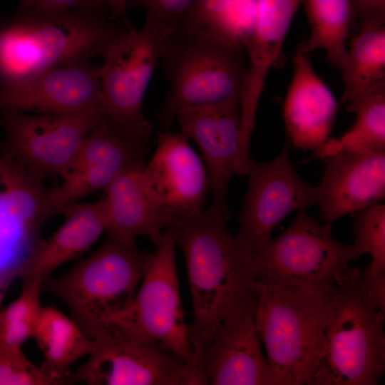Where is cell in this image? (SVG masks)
<instances>
[{"mask_svg": "<svg viewBox=\"0 0 385 385\" xmlns=\"http://www.w3.org/2000/svg\"><path fill=\"white\" fill-rule=\"evenodd\" d=\"M230 217L211 204L168 227L185 260L192 305L188 329L193 358L200 356L220 322L236 314H254L260 297L251 256L238 247L227 228Z\"/></svg>", "mask_w": 385, "mask_h": 385, "instance_id": "obj_1", "label": "cell"}, {"mask_svg": "<svg viewBox=\"0 0 385 385\" xmlns=\"http://www.w3.org/2000/svg\"><path fill=\"white\" fill-rule=\"evenodd\" d=\"M105 9L19 10L0 26V84L102 58L130 28Z\"/></svg>", "mask_w": 385, "mask_h": 385, "instance_id": "obj_2", "label": "cell"}, {"mask_svg": "<svg viewBox=\"0 0 385 385\" xmlns=\"http://www.w3.org/2000/svg\"><path fill=\"white\" fill-rule=\"evenodd\" d=\"M344 267L323 294L324 343L311 385H376L385 369V314Z\"/></svg>", "mask_w": 385, "mask_h": 385, "instance_id": "obj_3", "label": "cell"}, {"mask_svg": "<svg viewBox=\"0 0 385 385\" xmlns=\"http://www.w3.org/2000/svg\"><path fill=\"white\" fill-rule=\"evenodd\" d=\"M159 65L168 82L157 117L160 131L169 130L183 108L240 101L247 63L243 43L236 36L176 29L163 40Z\"/></svg>", "mask_w": 385, "mask_h": 385, "instance_id": "obj_4", "label": "cell"}, {"mask_svg": "<svg viewBox=\"0 0 385 385\" xmlns=\"http://www.w3.org/2000/svg\"><path fill=\"white\" fill-rule=\"evenodd\" d=\"M152 254L107 235L92 254L66 273L47 277L46 291L61 299L86 335L94 339L105 320L133 299Z\"/></svg>", "mask_w": 385, "mask_h": 385, "instance_id": "obj_5", "label": "cell"}, {"mask_svg": "<svg viewBox=\"0 0 385 385\" xmlns=\"http://www.w3.org/2000/svg\"><path fill=\"white\" fill-rule=\"evenodd\" d=\"M323 294L260 284L254 318L277 385H311L323 350Z\"/></svg>", "mask_w": 385, "mask_h": 385, "instance_id": "obj_6", "label": "cell"}, {"mask_svg": "<svg viewBox=\"0 0 385 385\" xmlns=\"http://www.w3.org/2000/svg\"><path fill=\"white\" fill-rule=\"evenodd\" d=\"M364 252L338 242L331 230L299 210L291 225L251 256L255 280L266 287H294L324 294L338 274Z\"/></svg>", "mask_w": 385, "mask_h": 385, "instance_id": "obj_7", "label": "cell"}, {"mask_svg": "<svg viewBox=\"0 0 385 385\" xmlns=\"http://www.w3.org/2000/svg\"><path fill=\"white\" fill-rule=\"evenodd\" d=\"M176 242L165 230L132 301L103 324L127 337L155 343L190 363L192 348L182 307L176 267Z\"/></svg>", "mask_w": 385, "mask_h": 385, "instance_id": "obj_8", "label": "cell"}, {"mask_svg": "<svg viewBox=\"0 0 385 385\" xmlns=\"http://www.w3.org/2000/svg\"><path fill=\"white\" fill-rule=\"evenodd\" d=\"M167 34L148 23L130 28L111 46L100 66L103 112L128 133L148 139L153 128L143 101Z\"/></svg>", "mask_w": 385, "mask_h": 385, "instance_id": "obj_9", "label": "cell"}, {"mask_svg": "<svg viewBox=\"0 0 385 385\" xmlns=\"http://www.w3.org/2000/svg\"><path fill=\"white\" fill-rule=\"evenodd\" d=\"M6 138L0 151L37 179L61 178L83 140L105 117L101 113L40 114L3 110Z\"/></svg>", "mask_w": 385, "mask_h": 385, "instance_id": "obj_10", "label": "cell"}, {"mask_svg": "<svg viewBox=\"0 0 385 385\" xmlns=\"http://www.w3.org/2000/svg\"><path fill=\"white\" fill-rule=\"evenodd\" d=\"M287 139L280 155L267 163L250 160L248 186L239 214L238 247L252 256L270 238L289 213L317 205L318 186L301 179L289 160Z\"/></svg>", "mask_w": 385, "mask_h": 385, "instance_id": "obj_11", "label": "cell"}, {"mask_svg": "<svg viewBox=\"0 0 385 385\" xmlns=\"http://www.w3.org/2000/svg\"><path fill=\"white\" fill-rule=\"evenodd\" d=\"M149 150L148 139L128 133L105 116L83 140L60 184L48 189V218L103 191L123 172L145 167Z\"/></svg>", "mask_w": 385, "mask_h": 385, "instance_id": "obj_12", "label": "cell"}, {"mask_svg": "<svg viewBox=\"0 0 385 385\" xmlns=\"http://www.w3.org/2000/svg\"><path fill=\"white\" fill-rule=\"evenodd\" d=\"M88 359L71 371L65 384L178 385L185 361L155 343L137 340L106 327L100 332Z\"/></svg>", "mask_w": 385, "mask_h": 385, "instance_id": "obj_13", "label": "cell"}, {"mask_svg": "<svg viewBox=\"0 0 385 385\" xmlns=\"http://www.w3.org/2000/svg\"><path fill=\"white\" fill-rule=\"evenodd\" d=\"M180 133L192 139L207 168L212 204L230 213L229 183L235 174L246 175L251 157L241 139L240 101H229L183 108L175 115Z\"/></svg>", "mask_w": 385, "mask_h": 385, "instance_id": "obj_14", "label": "cell"}, {"mask_svg": "<svg viewBox=\"0 0 385 385\" xmlns=\"http://www.w3.org/2000/svg\"><path fill=\"white\" fill-rule=\"evenodd\" d=\"M0 109L40 114L103 113L100 66H57L0 84Z\"/></svg>", "mask_w": 385, "mask_h": 385, "instance_id": "obj_15", "label": "cell"}, {"mask_svg": "<svg viewBox=\"0 0 385 385\" xmlns=\"http://www.w3.org/2000/svg\"><path fill=\"white\" fill-rule=\"evenodd\" d=\"M253 313L220 322L195 360L205 384L277 385L264 356Z\"/></svg>", "mask_w": 385, "mask_h": 385, "instance_id": "obj_16", "label": "cell"}, {"mask_svg": "<svg viewBox=\"0 0 385 385\" xmlns=\"http://www.w3.org/2000/svg\"><path fill=\"white\" fill-rule=\"evenodd\" d=\"M143 173L160 205L177 218L205 208L210 190L208 173L181 133L160 132L156 148Z\"/></svg>", "mask_w": 385, "mask_h": 385, "instance_id": "obj_17", "label": "cell"}, {"mask_svg": "<svg viewBox=\"0 0 385 385\" xmlns=\"http://www.w3.org/2000/svg\"><path fill=\"white\" fill-rule=\"evenodd\" d=\"M324 159L317 205L327 229L384 198L385 151L342 150Z\"/></svg>", "mask_w": 385, "mask_h": 385, "instance_id": "obj_18", "label": "cell"}, {"mask_svg": "<svg viewBox=\"0 0 385 385\" xmlns=\"http://www.w3.org/2000/svg\"><path fill=\"white\" fill-rule=\"evenodd\" d=\"M302 0H255L250 31L242 38L247 72L240 96L242 144L250 152V140L265 81L277 61L292 20Z\"/></svg>", "mask_w": 385, "mask_h": 385, "instance_id": "obj_19", "label": "cell"}, {"mask_svg": "<svg viewBox=\"0 0 385 385\" xmlns=\"http://www.w3.org/2000/svg\"><path fill=\"white\" fill-rule=\"evenodd\" d=\"M126 170L114 179L98 200L108 235L135 245L140 236L155 245L178 218L163 208L149 188L143 169Z\"/></svg>", "mask_w": 385, "mask_h": 385, "instance_id": "obj_20", "label": "cell"}, {"mask_svg": "<svg viewBox=\"0 0 385 385\" xmlns=\"http://www.w3.org/2000/svg\"><path fill=\"white\" fill-rule=\"evenodd\" d=\"M337 109L333 93L314 71L308 54L297 48L283 106L287 139L295 148L318 152L329 140Z\"/></svg>", "mask_w": 385, "mask_h": 385, "instance_id": "obj_21", "label": "cell"}, {"mask_svg": "<svg viewBox=\"0 0 385 385\" xmlns=\"http://www.w3.org/2000/svg\"><path fill=\"white\" fill-rule=\"evenodd\" d=\"M65 220L48 239L32 246L19 267L23 281L43 282L59 266L86 252L106 232L99 201L76 202L61 213Z\"/></svg>", "mask_w": 385, "mask_h": 385, "instance_id": "obj_22", "label": "cell"}, {"mask_svg": "<svg viewBox=\"0 0 385 385\" xmlns=\"http://www.w3.org/2000/svg\"><path fill=\"white\" fill-rule=\"evenodd\" d=\"M33 337L43 355L41 369L60 384L71 373L70 366L95 348L94 340L72 318L52 307H42Z\"/></svg>", "mask_w": 385, "mask_h": 385, "instance_id": "obj_23", "label": "cell"}, {"mask_svg": "<svg viewBox=\"0 0 385 385\" xmlns=\"http://www.w3.org/2000/svg\"><path fill=\"white\" fill-rule=\"evenodd\" d=\"M47 188L16 161L1 152L0 203L36 239L48 219Z\"/></svg>", "mask_w": 385, "mask_h": 385, "instance_id": "obj_24", "label": "cell"}, {"mask_svg": "<svg viewBox=\"0 0 385 385\" xmlns=\"http://www.w3.org/2000/svg\"><path fill=\"white\" fill-rule=\"evenodd\" d=\"M359 28V33L350 42L345 61L340 68L344 104L385 81V26Z\"/></svg>", "mask_w": 385, "mask_h": 385, "instance_id": "obj_25", "label": "cell"}, {"mask_svg": "<svg viewBox=\"0 0 385 385\" xmlns=\"http://www.w3.org/2000/svg\"><path fill=\"white\" fill-rule=\"evenodd\" d=\"M310 28L309 38L298 48L309 54L317 49L325 52L327 61L341 68L347 48L352 11L349 0H302Z\"/></svg>", "mask_w": 385, "mask_h": 385, "instance_id": "obj_26", "label": "cell"}, {"mask_svg": "<svg viewBox=\"0 0 385 385\" xmlns=\"http://www.w3.org/2000/svg\"><path fill=\"white\" fill-rule=\"evenodd\" d=\"M356 114L352 128L337 139H329L317 157L324 158L342 150L385 151V81L345 103Z\"/></svg>", "mask_w": 385, "mask_h": 385, "instance_id": "obj_27", "label": "cell"}, {"mask_svg": "<svg viewBox=\"0 0 385 385\" xmlns=\"http://www.w3.org/2000/svg\"><path fill=\"white\" fill-rule=\"evenodd\" d=\"M42 286L41 281H23L19 296L0 312V349L21 347L34 337Z\"/></svg>", "mask_w": 385, "mask_h": 385, "instance_id": "obj_28", "label": "cell"}, {"mask_svg": "<svg viewBox=\"0 0 385 385\" xmlns=\"http://www.w3.org/2000/svg\"><path fill=\"white\" fill-rule=\"evenodd\" d=\"M352 215L354 244L371 258V267L385 270V205L376 203Z\"/></svg>", "mask_w": 385, "mask_h": 385, "instance_id": "obj_29", "label": "cell"}, {"mask_svg": "<svg viewBox=\"0 0 385 385\" xmlns=\"http://www.w3.org/2000/svg\"><path fill=\"white\" fill-rule=\"evenodd\" d=\"M244 1L195 0L177 29L235 36L230 29L232 13Z\"/></svg>", "mask_w": 385, "mask_h": 385, "instance_id": "obj_30", "label": "cell"}, {"mask_svg": "<svg viewBox=\"0 0 385 385\" xmlns=\"http://www.w3.org/2000/svg\"><path fill=\"white\" fill-rule=\"evenodd\" d=\"M36 240L0 203V272L19 269Z\"/></svg>", "mask_w": 385, "mask_h": 385, "instance_id": "obj_31", "label": "cell"}, {"mask_svg": "<svg viewBox=\"0 0 385 385\" xmlns=\"http://www.w3.org/2000/svg\"><path fill=\"white\" fill-rule=\"evenodd\" d=\"M24 354L21 347L0 349V385H59Z\"/></svg>", "mask_w": 385, "mask_h": 385, "instance_id": "obj_32", "label": "cell"}, {"mask_svg": "<svg viewBox=\"0 0 385 385\" xmlns=\"http://www.w3.org/2000/svg\"><path fill=\"white\" fill-rule=\"evenodd\" d=\"M195 0H127L126 9L142 7L145 23L168 34L175 30Z\"/></svg>", "mask_w": 385, "mask_h": 385, "instance_id": "obj_33", "label": "cell"}, {"mask_svg": "<svg viewBox=\"0 0 385 385\" xmlns=\"http://www.w3.org/2000/svg\"><path fill=\"white\" fill-rule=\"evenodd\" d=\"M358 281L370 302L385 314V270H377L369 265L359 270Z\"/></svg>", "mask_w": 385, "mask_h": 385, "instance_id": "obj_34", "label": "cell"}, {"mask_svg": "<svg viewBox=\"0 0 385 385\" xmlns=\"http://www.w3.org/2000/svg\"><path fill=\"white\" fill-rule=\"evenodd\" d=\"M353 19L361 26L384 25L385 0H349Z\"/></svg>", "mask_w": 385, "mask_h": 385, "instance_id": "obj_35", "label": "cell"}, {"mask_svg": "<svg viewBox=\"0 0 385 385\" xmlns=\"http://www.w3.org/2000/svg\"><path fill=\"white\" fill-rule=\"evenodd\" d=\"M83 9H105L95 0H20L19 10L71 11ZM106 10V9H105Z\"/></svg>", "mask_w": 385, "mask_h": 385, "instance_id": "obj_36", "label": "cell"}, {"mask_svg": "<svg viewBox=\"0 0 385 385\" xmlns=\"http://www.w3.org/2000/svg\"><path fill=\"white\" fill-rule=\"evenodd\" d=\"M127 0H95L101 8L106 9L111 17L114 19H126Z\"/></svg>", "mask_w": 385, "mask_h": 385, "instance_id": "obj_37", "label": "cell"}, {"mask_svg": "<svg viewBox=\"0 0 385 385\" xmlns=\"http://www.w3.org/2000/svg\"><path fill=\"white\" fill-rule=\"evenodd\" d=\"M19 269L0 272V304L11 282L19 277Z\"/></svg>", "mask_w": 385, "mask_h": 385, "instance_id": "obj_38", "label": "cell"}]
</instances>
